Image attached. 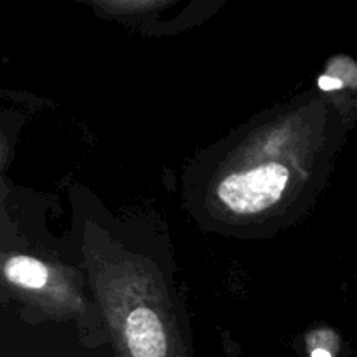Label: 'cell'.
<instances>
[{
    "mask_svg": "<svg viewBox=\"0 0 357 357\" xmlns=\"http://www.w3.org/2000/svg\"><path fill=\"white\" fill-rule=\"evenodd\" d=\"M317 87L323 93H345L347 103L351 105L352 112V100H354L356 112H357V63L347 56H338L331 59L328 70L317 79Z\"/></svg>",
    "mask_w": 357,
    "mask_h": 357,
    "instance_id": "obj_3",
    "label": "cell"
},
{
    "mask_svg": "<svg viewBox=\"0 0 357 357\" xmlns=\"http://www.w3.org/2000/svg\"><path fill=\"white\" fill-rule=\"evenodd\" d=\"M288 183V167L267 162L227 174L216 187V197L223 208L236 215H257L275 206Z\"/></svg>",
    "mask_w": 357,
    "mask_h": 357,
    "instance_id": "obj_1",
    "label": "cell"
},
{
    "mask_svg": "<svg viewBox=\"0 0 357 357\" xmlns=\"http://www.w3.org/2000/svg\"><path fill=\"white\" fill-rule=\"evenodd\" d=\"M6 278L24 289H40L49 281L47 265L31 257H13L3 267Z\"/></svg>",
    "mask_w": 357,
    "mask_h": 357,
    "instance_id": "obj_4",
    "label": "cell"
},
{
    "mask_svg": "<svg viewBox=\"0 0 357 357\" xmlns=\"http://www.w3.org/2000/svg\"><path fill=\"white\" fill-rule=\"evenodd\" d=\"M124 337L132 357H166L167 338L155 310L135 309L124 324Z\"/></svg>",
    "mask_w": 357,
    "mask_h": 357,
    "instance_id": "obj_2",
    "label": "cell"
},
{
    "mask_svg": "<svg viewBox=\"0 0 357 357\" xmlns=\"http://www.w3.org/2000/svg\"><path fill=\"white\" fill-rule=\"evenodd\" d=\"M337 347H328V345H316L310 351V357H335Z\"/></svg>",
    "mask_w": 357,
    "mask_h": 357,
    "instance_id": "obj_5",
    "label": "cell"
}]
</instances>
